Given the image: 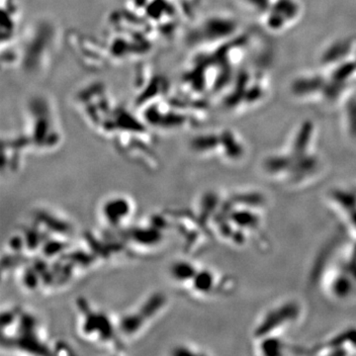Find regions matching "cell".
Masks as SVG:
<instances>
[{
  "mask_svg": "<svg viewBox=\"0 0 356 356\" xmlns=\"http://www.w3.org/2000/svg\"><path fill=\"white\" fill-rule=\"evenodd\" d=\"M24 136L32 152L49 154L64 142V130L55 100L46 93L33 95L24 107Z\"/></svg>",
  "mask_w": 356,
  "mask_h": 356,
  "instance_id": "6da1fadb",
  "label": "cell"
},
{
  "mask_svg": "<svg viewBox=\"0 0 356 356\" xmlns=\"http://www.w3.org/2000/svg\"><path fill=\"white\" fill-rule=\"evenodd\" d=\"M313 127L302 126L293 140L289 154H278L264 161L266 173L290 185H300L316 177L320 168L318 156L311 153Z\"/></svg>",
  "mask_w": 356,
  "mask_h": 356,
  "instance_id": "7a4b0ae2",
  "label": "cell"
},
{
  "mask_svg": "<svg viewBox=\"0 0 356 356\" xmlns=\"http://www.w3.org/2000/svg\"><path fill=\"white\" fill-rule=\"evenodd\" d=\"M3 350L30 355H53L40 320L31 312L20 306H8L1 312Z\"/></svg>",
  "mask_w": 356,
  "mask_h": 356,
  "instance_id": "3957f363",
  "label": "cell"
},
{
  "mask_svg": "<svg viewBox=\"0 0 356 356\" xmlns=\"http://www.w3.org/2000/svg\"><path fill=\"white\" fill-rule=\"evenodd\" d=\"M60 33L58 25L49 18H39L31 23L17 43L19 65L26 74L41 76L50 69L58 48Z\"/></svg>",
  "mask_w": 356,
  "mask_h": 356,
  "instance_id": "277c9868",
  "label": "cell"
},
{
  "mask_svg": "<svg viewBox=\"0 0 356 356\" xmlns=\"http://www.w3.org/2000/svg\"><path fill=\"white\" fill-rule=\"evenodd\" d=\"M76 331L79 339L88 346L117 355L127 350L128 344L122 339L117 318L86 297L76 300Z\"/></svg>",
  "mask_w": 356,
  "mask_h": 356,
  "instance_id": "5b68a950",
  "label": "cell"
},
{
  "mask_svg": "<svg viewBox=\"0 0 356 356\" xmlns=\"http://www.w3.org/2000/svg\"><path fill=\"white\" fill-rule=\"evenodd\" d=\"M168 296L163 292H153L137 306L117 318L119 332L126 343L143 336L161 317L168 307Z\"/></svg>",
  "mask_w": 356,
  "mask_h": 356,
  "instance_id": "8992f818",
  "label": "cell"
},
{
  "mask_svg": "<svg viewBox=\"0 0 356 356\" xmlns=\"http://www.w3.org/2000/svg\"><path fill=\"white\" fill-rule=\"evenodd\" d=\"M126 9L137 16L156 36H170L184 17L175 0H126Z\"/></svg>",
  "mask_w": 356,
  "mask_h": 356,
  "instance_id": "52a82bcc",
  "label": "cell"
},
{
  "mask_svg": "<svg viewBox=\"0 0 356 356\" xmlns=\"http://www.w3.org/2000/svg\"><path fill=\"white\" fill-rule=\"evenodd\" d=\"M74 104L83 120L97 134L118 106L109 89L102 83L83 86L76 92Z\"/></svg>",
  "mask_w": 356,
  "mask_h": 356,
  "instance_id": "ba28073f",
  "label": "cell"
},
{
  "mask_svg": "<svg viewBox=\"0 0 356 356\" xmlns=\"http://www.w3.org/2000/svg\"><path fill=\"white\" fill-rule=\"evenodd\" d=\"M192 153L206 158H219L236 163L245 154L242 140L232 130L198 134L189 142Z\"/></svg>",
  "mask_w": 356,
  "mask_h": 356,
  "instance_id": "9c48e42d",
  "label": "cell"
},
{
  "mask_svg": "<svg viewBox=\"0 0 356 356\" xmlns=\"http://www.w3.org/2000/svg\"><path fill=\"white\" fill-rule=\"evenodd\" d=\"M137 215V203L127 194L116 193L103 199L98 208V217L103 229L121 233L132 226Z\"/></svg>",
  "mask_w": 356,
  "mask_h": 356,
  "instance_id": "30bf717a",
  "label": "cell"
},
{
  "mask_svg": "<svg viewBox=\"0 0 356 356\" xmlns=\"http://www.w3.org/2000/svg\"><path fill=\"white\" fill-rule=\"evenodd\" d=\"M238 29L236 21L224 15H212L199 22L188 32L186 42L193 48H203L226 41Z\"/></svg>",
  "mask_w": 356,
  "mask_h": 356,
  "instance_id": "8fae6325",
  "label": "cell"
},
{
  "mask_svg": "<svg viewBox=\"0 0 356 356\" xmlns=\"http://www.w3.org/2000/svg\"><path fill=\"white\" fill-rule=\"evenodd\" d=\"M301 315V307L297 302L289 301L271 309L264 316L254 330L257 343L268 339L280 341V332L286 331L292 327Z\"/></svg>",
  "mask_w": 356,
  "mask_h": 356,
  "instance_id": "7c38bea8",
  "label": "cell"
},
{
  "mask_svg": "<svg viewBox=\"0 0 356 356\" xmlns=\"http://www.w3.org/2000/svg\"><path fill=\"white\" fill-rule=\"evenodd\" d=\"M233 285V281L229 276L209 267L199 266L197 271L181 292L192 298H214L229 294Z\"/></svg>",
  "mask_w": 356,
  "mask_h": 356,
  "instance_id": "4fadbf2b",
  "label": "cell"
},
{
  "mask_svg": "<svg viewBox=\"0 0 356 356\" xmlns=\"http://www.w3.org/2000/svg\"><path fill=\"white\" fill-rule=\"evenodd\" d=\"M142 70L135 84V102L140 109L165 99L170 92V81L163 74H156L149 67H145Z\"/></svg>",
  "mask_w": 356,
  "mask_h": 356,
  "instance_id": "5bb4252c",
  "label": "cell"
},
{
  "mask_svg": "<svg viewBox=\"0 0 356 356\" xmlns=\"http://www.w3.org/2000/svg\"><path fill=\"white\" fill-rule=\"evenodd\" d=\"M30 149L29 143L24 134H8L2 137V172H17Z\"/></svg>",
  "mask_w": 356,
  "mask_h": 356,
  "instance_id": "9a60e30c",
  "label": "cell"
},
{
  "mask_svg": "<svg viewBox=\"0 0 356 356\" xmlns=\"http://www.w3.org/2000/svg\"><path fill=\"white\" fill-rule=\"evenodd\" d=\"M313 355H356V329H348L312 348Z\"/></svg>",
  "mask_w": 356,
  "mask_h": 356,
  "instance_id": "2e32d148",
  "label": "cell"
},
{
  "mask_svg": "<svg viewBox=\"0 0 356 356\" xmlns=\"http://www.w3.org/2000/svg\"><path fill=\"white\" fill-rule=\"evenodd\" d=\"M1 48L17 43L21 8L17 0H2Z\"/></svg>",
  "mask_w": 356,
  "mask_h": 356,
  "instance_id": "e0dca14e",
  "label": "cell"
},
{
  "mask_svg": "<svg viewBox=\"0 0 356 356\" xmlns=\"http://www.w3.org/2000/svg\"><path fill=\"white\" fill-rule=\"evenodd\" d=\"M300 7L295 0H277L267 16V26L273 30L283 29L299 15Z\"/></svg>",
  "mask_w": 356,
  "mask_h": 356,
  "instance_id": "ac0fdd59",
  "label": "cell"
},
{
  "mask_svg": "<svg viewBox=\"0 0 356 356\" xmlns=\"http://www.w3.org/2000/svg\"><path fill=\"white\" fill-rule=\"evenodd\" d=\"M199 266L200 264L191 259H180L173 261L168 268V276L172 284L179 291H182L197 271Z\"/></svg>",
  "mask_w": 356,
  "mask_h": 356,
  "instance_id": "d6986e66",
  "label": "cell"
},
{
  "mask_svg": "<svg viewBox=\"0 0 356 356\" xmlns=\"http://www.w3.org/2000/svg\"><path fill=\"white\" fill-rule=\"evenodd\" d=\"M331 199L348 217L353 228L356 231V191L355 189H334Z\"/></svg>",
  "mask_w": 356,
  "mask_h": 356,
  "instance_id": "ffe728a7",
  "label": "cell"
},
{
  "mask_svg": "<svg viewBox=\"0 0 356 356\" xmlns=\"http://www.w3.org/2000/svg\"><path fill=\"white\" fill-rule=\"evenodd\" d=\"M325 86L324 79L318 76H304L293 83V91L299 96H309L320 92Z\"/></svg>",
  "mask_w": 356,
  "mask_h": 356,
  "instance_id": "44dd1931",
  "label": "cell"
},
{
  "mask_svg": "<svg viewBox=\"0 0 356 356\" xmlns=\"http://www.w3.org/2000/svg\"><path fill=\"white\" fill-rule=\"evenodd\" d=\"M350 47V42L348 41H339L336 43L332 44L329 47L327 51L324 53V57L323 60L324 62H332L336 63L339 58H343L346 53H350L348 48Z\"/></svg>",
  "mask_w": 356,
  "mask_h": 356,
  "instance_id": "7402d4cb",
  "label": "cell"
},
{
  "mask_svg": "<svg viewBox=\"0 0 356 356\" xmlns=\"http://www.w3.org/2000/svg\"><path fill=\"white\" fill-rule=\"evenodd\" d=\"M346 121L348 133L356 139V98H353L346 104Z\"/></svg>",
  "mask_w": 356,
  "mask_h": 356,
  "instance_id": "603a6c76",
  "label": "cell"
},
{
  "mask_svg": "<svg viewBox=\"0 0 356 356\" xmlns=\"http://www.w3.org/2000/svg\"><path fill=\"white\" fill-rule=\"evenodd\" d=\"M172 355H203V353L198 351L197 348H194L191 344H180V346H175L172 350Z\"/></svg>",
  "mask_w": 356,
  "mask_h": 356,
  "instance_id": "cb8c5ba5",
  "label": "cell"
},
{
  "mask_svg": "<svg viewBox=\"0 0 356 356\" xmlns=\"http://www.w3.org/2000/svg\"><path fill=\"white\" fill-rule=\"evenodd\" d=\"M175 2L179 7L184 17H188L192 11H193L194 6L199 2V0H175Z\"/></svg>",
  "mask_w": 356,
  "mask_h": 356,
  "instance_id": "d4e9b609",
  "label": "cell"
}]
</instances>
